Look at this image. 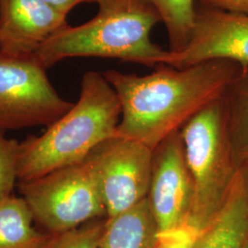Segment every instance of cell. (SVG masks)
<instances>
[{
	"mask_svg": "<svg viewBox=\"0 0 248 248\" xmlns=\"http://www.w3.org/2000/svg\"><path fill=\"white\" fill-rule=\"evenodd\" d=\"M241 70L236 62L210 60L176 68L162 64L146 76L102 73L115 90L122 115L117 134L154 150L205 107L222 98Z\"/></svg>",
	"mask_w": 248,
	"mask_h": 248,
	"instance_id": "cell-1",
	"label": "cell"
},
{
	"mask_svg": "<svg viewBox=\"0 0 248 248\" xmlns=\"http://www.w3.org/2000/svg\"><path fill=\"white\" fill-rule=\"evenodd\" d=\"M122 108L103 74H84L79 98L71 109L40 136L19 142L18 182L43 177L56 169L79 164L108 138L115 136Z\"/></svg>",
	"mask_w": 248,
	"mask_h": 248,
	"instance_id": "cell-2",
	"label": "cell"
},
{
	"mask_svg": "<svg viewBox=\"0 0 248 248\" xmlns=\"http://www.w3.org/2000/svg\"><path fill=\"white\" fill-rule=\"evenodd\" d=\"M159 21L157 12L142 0L128 8L98 12L79 26L67 27L45 42L34 55L45 68L76 57L118 59L156 68L169 55V50L151 40V31Z\"/></svg>",
	"mask_w": 248,
	"mask_h": 248,
	"instance_id": "cell-3",
	"label": "cell"
},
{
	"mask_svg": "<svg viewBox=\"0 0 248 248\" xmlns=\"http://www.w3.org/2000/svg\"><path fill=\"white\" fill-rule=\"evenodd\" d=\"M222 98L205 107L179 130L194 188L187 222L201 232L222 210L241 169L226 128Z\"/></svg>",
	"mask_w": 248,
	"mask_h": 248,
	"instance_id": "cell-4",
	"label": "cell"
},
{
	"mask_svg": "<svg viewBox=\"0 0 248 248\" xmlns=\"http://www.w3.org/2000/svg\"><path fill=\"white\" fill-rule=\"evenodd\" d=\"M18 189L33 221L50 234L107 217L97 182L84 161L18 182Z\"/></svg>",
	"mask_w": 248,
	"mask_h": 248,
	"instance_id": "cell-5",
	"label": "cell"
},
{
	"mask_svg": "<svg viewBox=\"0 0 248 248\" xmlns=\"http://www.w3.org/2000/svg\"><path fill=\"white\" fill-rule=\"evenodd\" d=\"M35 55L0 52V131L49 127L75 103L62 98Z\"/></svg>",
	"mask_w": 248,
	"mask_h": 248,
	"instance_id": "cell-6",
	"label": "cell"
},
{
	"mask_svg": "<svg viewBox=\"0 0 248 248\" xmlns=\"http://www.w3.org/2000/svg\"><path fill=\"white\" fill-rule=\"evenodd\" d=\"M153 151L142 142L116 134L98 144L84 160L97 182L107 218L147 198Z\"/></svg>",
	"mask_w": 248,
	"mask_h": 248,
	"instance_id": "cell-7",
	"label": "cell"
},
{
	"mask_svg": "<svg viewBox=\"0 0 248 248\" xmlns=\"http://www.w3.org/2000/svg\"><path fill=\"white\" fill-rule=\"evenodd\" d=\"M194 199L180 131L171 133L153 151L147 201L158 232L188 221Z\"/></svg>",
	"mask_w": 248,
	"mask_h": 248,
	"instance_id": "cell-8",
	"label": "cell"
},
{
	"mask_svg": "<svg viewBox=\"0 0 248 248\" xmlns=\"http://www.w3.org/2000/svg\"><path fill=\"white\" fill-rule=\"evenodd\" d=\"M210 60H227L248 66V14L201 7L186 48L169 53L164 63L184 68Z\"/></svg>",
	"mask_w": 248,
	"mask_h": 248,
	"instance_id": "cell-9",
	"label": "cell"
},
{
	"mask_svg": "<svg viewBox=\"0 0 248 248\" xmlns=\"http://www.w3.org/2000/svg\"><path fill=\"white\" fill-rule=\"evenodd\" d=\"M67 17L43 0H0V52L29 56L69 27Z\"/></svg>",
	"mask_w": 248,
	"mask_h": 248,
	"instance_id": "cell-10",
	"label": "cell"
},
{
	"mask_svg": "<svg viewBox=\"0 0 248 248\" xmlns=\"http://www.w3.org/2000/svg\"><path fill=\"white\" fill-rule=\"evenodd\" d=\"M248 239V167L239 169L222 210L194 248H245Z\"/></svg>",
	"mask_w": 248,
	"mask_h": 248,
	"instance_id": "cell-11",
	"label": "cell"
},
{
	"mask_svg": "<svg viewBox=\"0 0 248 248\" xmlns=\"http://www.w3.org/2000/svg\"><path fill=\"white\" fill-rule=\"evenodd\" d=\"M158 233L146 198L124 213L106 218L99 248H155Z\"/></svg>",
	"mask_w": 248,
	"mask_h": 248,
	"instance_id": "cell-12",
	"label": "cell"
},
{
	"mask_svg": "<svg viewBox=\"0 0 248 248\" xmlns=\"http://www.w3.org/2000/svg\"><path fill=\"white\" fill-rule=\"evenodd\" d=\"M22 197L12 194L0 203V248H47L53 234L35 229Z\"/></svg>",
	"mask_w": 248,
	"mask_h": 248,
	"instance_id": "cell-13",
	"label": "cell"
},
{
	"mask_svg": "<svg viewBox=\"0 0 248 248\" xmlns=\"http://www.w3.org/2000/svg\"><path fill=\"white\" fill-rule=\"evenodd\" d=\"M222 98L232 150L240 167L248 166V66H241Z\"/></svg>",
	"mask_w": 248,
	"mask_h": 248,
	"instance_id": "cell-14",
	"label": "cell"
},
{
	"mask_svg": "<svg viewBox=\"0 0 248 248\" xmlns=\"http://www.w3.org/2000/svg\"><path fill=\"white\" fill-rule=\"evenodd\" d=\"M165 24L169 53H178L188 45L195 26V0H145Z\"/></svg>",
	"mask_w": 248,
	"mask_h": 248,
	"instance_id": "cell-15",
	"label": "cell"
},
{
	"mask_svg": "<svg viewBox=\"0 0 248 248\" xmlns=\"http://www.w3.org/2000/svg\"><path fill=\"white\" fill-rule=\"evenodd\" d=\"M106 218L96 219L76 229L53 235L47 248H99L100 236Z\"/></svg>",
	"mask_w": 248,
	"mask_h": 248,
	"instance_id": "cell-16",
	"label": "cell"
},
{
	"mask_svg": "<svg viewBox=\"0 0 248 248\" xmlns=\"http://www.w3.org/2000/svg\"><path fill=\"white\" fill-rule=\"evenodd\" d=\"M19 142L8 139L0 131V203L12 195L18 180Z\"/></svg>",
	"mask_w": 248,
	"mask_h": 248,
	"instance_id": "cell-17",
	"label": "cell"
},
{
	"mask_svg": "<svg viewBox=\"0 0 248 248\" xmlns=\"http://www.w3.org/2000/svg\"><path fill=\"white\" fill-rule=\"evenodd\" d=\"M201 231L188 222L172 229L159 232L155 248H194Z\"/></svg>",
	"mask_w": 248,
	"mask_h": 248,
	"instance_id": "cell-18",
	"label": "cell"
},
{
	"mask_svg": "<svg viewBox=\"0 0 248 248\" xmlns=\"http://www.w3.org/2000/svg\"><path fill=\"white\" fill-rule=\"evenodd\" d=\"M202 7L248 14V0H200Z\"/></svg>",
	"mask_w": 248,
	"mask_h": 248,
	"instance_id": "cell-19",
	"label": "cell"
},
{
	"mask_svg": "<svg viewBox=\"0 0 248 248\" xmlns=\"http://www.w3.org/2000/svg\"><path fill=\"white\" fill-rule=\"evenodd\" d=\"M48 6L55 9L63 16L68 15L72 9L82 3H91L95 0H43Z\"/></svg>",
	"mask_w": 248,
	"mask_h": 248,
	"instance_id": "cell-20",
	"label": "cell"
},
{
	"mask_svg": "<svg viewBox=\"0 0 248 248\" xmlns=\"http://www.w3.org/2000/svg\"><path fill=\"white\" fill-rule=\"evenodd\" d=\"M142 0H95L98 3V12H111L119 9L128 8Z\"/></svg>",
	"mask_w": 248,
	"mask_h": 248,
	"instance_id": "cell-21",
	"label": "cell"
},
{
	"mask_svg": "<svg viewBox=\"0 0 248 248\" xmlns=\"http://www.w3.org/2000/svg\"><path fill=\"white\" fill-rule=\"evenodd\" d=\"M245 248H248V241H247V244H246V247H245Z\"/></svg>",
	"mask_w": 248,
	"mask_h": 248,
	"instance_id": "cell-22",
	"label": "cell"
}]
</instances>
